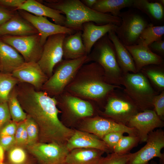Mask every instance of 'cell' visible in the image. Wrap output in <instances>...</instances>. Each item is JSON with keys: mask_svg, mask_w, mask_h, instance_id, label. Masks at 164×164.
<instances>
[{"mask_svg": "<svg viewBox=\"0 0 164 164\" xmlns=\"http://www.w3.org/2000/svg\"><path fill=\"white\" fill-rule=\"evenodd\" d=\"M15 88L22 109L37 125L40 142L66 145L74 130L66 126L60 120L58 114L61 111L57 108L56 97L37 91L32 85Z\"/></svg>", "mask_w": 164, "mask_h": 164, "instance_id": "cell-1", "label": "cell"}, {"mask_svg": "<svg viewBox=\"0 0 164 164\" xmlns=\"http://www.w3.org/2000/svg\"><path fill=\"white\" fill-rule=\"evenodd\" d=\"M120 88L121 86L109 83L102 67L92 62L81 67L64 91L84 100L101 103L105 101L113 90Z\"/></svg>", "mask_w": 164, "mask_h": 164, "instance_id": "cell-2", "label": "cell"}, {"mask_svg": "<svg viewBox=\"0 0 164 164\" xmlns=\"http://www.w3.org/2000/svg\"><path fill=\"white\" fill-rule=\"evenodd\" d=\"M45 3L46 5L64 14V26L76 31H82L83 24L87 22H93L99 25L112 23L118 26L121 23L120 17L99 12L87 7L81 0H50Z\"/></svg>", "mask_w": 164, "mask_h": 164, "instance_id": "cell-3", "label": "cell"}, {"mask_svg": "<svg viewBox=\"0 0 164 164\" xmlns=\"http://www.w3.org/2000/svg\"><path fill=\"white\" fill-rule=\"evenodd\" d=\"M93 47L88 55L89 62H96L102 67L109 83L121 86L123 73L117 61L114 46L108 33L98 40Z\"/></svg>", "mask_w": 164, "mask_h": 164, "instance_id": "cell-4", "label": "cell"}, {"mask_svg": "<svg viewBox=\"0 0 164 164\" xmlns=\"http://www.w3.org/2000/svg\"><path fill=\"white\" fill-rule=\"evenodd\" d=\"M121 85L124 87V92L133 101L140 111L153 108V100L158 93L141 72L123 73Z\"/></svg>", "mask_w": 164, "mask_h": 164, "instance_id": "cell-5", "label": "cell"}, {"mask_svg": "<svg viewBox=\"0 0 164 164\" xmlns=\"http://www.w3.org/2000/svg\"><path fill=\"white\" fill-rule=\"evenodd\" d=\"M89 62L88 55L73 60H64L59 63L55 72L41 89L50 96H57L63 93L84 64Z\"/></svg>", "mask_w": 164, "mask_h": 164, "instance_id": "cell-6", "label": "cell"}, {"mask_svg": "<svg viewBox=\"0 0 164 164\" xmlns=\"http://www.w3.org/2000/svg\"><path fill=\"white\" fill-rule=\"evenodd\" d=\"M116 89L107 96L104 110L100 113L104 117L126 125L130 119L140 111L124 92Z\"/></svg>", "mask_w": 164, "mask_h": 164, "instance_id": "cell-7", "label": "cell"}, {"mask_svg": "<svg viewBox=\"0 0 164 164\" xmlns=\"http://www.w3.org/2000/svg\"><path fill=\"white\" fill-rule=\"evenodd\" d=\"M118 17L121 22L115 32L118 38L125 46L137 44L141 33L150 23L138 12L133 9L121 12Z\"/></svg>", "mask_w": 164, "mask_h": 164, "instance_id": "cell-8", "label": "cell"}, {"mask_svg": "<svg viewBox=\"0 0 164 164\" xmlns=\"http://www.w3.org/2000/svg\"><path fill=\"white\" fill-rule=\"evenodd\" d=\"M1 39L15 49L26 62H37L41 56L43 45L39 33L21 36H2Z\"/></svg>", "mask_w": 164, "mask_h": 164, "instance_id": "cell-9", "label": "cell"}, {"mask_svg": "<svg viewBox=\"0 0 164 164\" xmlns=\"http://www.w3.org/2000/svg\"><path fill=\"white\" fill-rule=\"evenodd\" d=\"M146 144L138 151L132 153L126 164H149L154 158L160 159V164H164V155L161 150L164 147V132L159 129L153 131L148 135Z\"/></svg>", "mask_w": 164, "mask_h": 164, "instance_id": "cell-10", "label": "cell"}, {"mask_svg": "<svg viewBox=\"0 0 164 164\" xmlns=\"http://www.w3.org/2000/svg\"><path fill=\"white\" fill-rule=\"evenodd\" d=\"M67 35H52L43 45L41 56L37 63L48 78L52 75L55 67L63 60V43Z\"/></svg>", "mask_w": 164, "mask_h": 164, "instance_id": "cell-11", "label": "cell"}, {"mask_svg": "<svg viewBox=\"0 0 164 164\" xmlns=\"http://www.w3.org/2000/svg\"><path fill=\"white\" fill-rule=\"evenodd\" d=\"M81 125L82 131L93 134L101 139L106 134L114 132H123L129 135L138 136L135 128L99 116L83 119Z\"/></svg>", "mask_w": 164, "mask_h": 164, "instance_id": "cell-12", "label": "cell"}, {"mask_svg": "<svg viewBox=\"0 0 164 164\" xmlns=\"http://www.w3.org/2000/svg\"><path fill=\"white\" fill-rule=\"evenodd\" d=\"M28 149L41 164H64L69 152L66 145L55 143L36 142Z\"/></svg>", "mask_w": 164, "mask_h": 164, "instance_id": "cell-13", "label": "cell"}, {"mask_svg": "<svg viewBox=\"0 0 164 164\" xmlns=\"http://www.w3.org/2000/svg\"><path fill=\"white\" fill-rule=\"evenodd\" d=\"M57 104L61 106L65 114L74 119L93 117L94 109L91 102L72 95L65 91L57 96Z\"/></svg>", "mask_w": 164, "mask_h": 164, "instance_id": "cell-14", "label": "cell"}, {"mask_svg": "<svg viewBox=\"0 0 164 164\" xmlns=\"http://www.w3.org/2000/svg\"><path fill=\"white\" fill-rule=\"evenodd\" d=\"M137 131L140 142L146 141L149 133L155 128L162 127L164 123L152 109L140 111L133 116L126 125Z\"/></svg>", "mask_w": 164, "mask_h": 164, "instance_id": "cell-15", "label": "cell"}, {"mask_svg": "<svg viewBox=\"0 0 164 164\" xmlns=\"http://www.w3.org/2000/svg\"><path fill=\"white\" fill-rule=\"evenodd\" d=\"M19 15L29 22L37 30L40 36V41L43 46L49 36L59 34L67 35L75 33L77 31L49 21L47 17L37 16L23 10H18Z\"/></svg>", "mask_w": 164, "mask_h": 164, "instance_id": "cell-16", "label": "cell"}, {"mask_svg": "<svg viewBox=\"0 0 164 164\" xmlns=\"http://www.w3.org/2000/svg\"><path fill=\"white\" fill-rule=\"evenodd\" d=\"M12 74L19 82L28 83L38 90L49 78L36 62H25Z\"/></svg>", "mask_w": 164, "mask_h": 164, "instance_id": "cell-17", "label": "cell"}, {"mask_svg": "<svg viewBox=\"0 0 164 164\" xmlns=\"http://www.w3.org/2000/svg\"><path fill=\"white\" fill-rule=\"evenodd\" d=\"M66 145L69 152L77 149L92 148L100 150L107 153L112 152L102 140L93 134L82 131L74 130Z\"/></svg>", "mask_w": 164, "mask_h": 164, "instance_id": "cell-18", "label": "cell"}, {"mask_svg": "<svg viewBox=\"0 0 164 164\" xmlns=\"http://www.w3.org/2000/svg\"><path fill=\"white\" fill-rule=\"evenodd\" d=\"M125 46L133 59L137 73L148 65L164 64L162 58L152 52L148 46L140 44Z\"/></svg>", "mask_w": 164, "mask_h": 164, "instance_id": "cell-19", "label": "cell"}, {"mask_svg": "<svg viewBox=\"0 0 164 164\" xmlns=\"http://www.w3.org/2000/svg\"><path fill=\"white\" fill-rule=\"evenodd\" d=\"M118 26L112 23L99 25L91 22L83 24L82 38L87 54H89L98 40L110 32H115Z\"/></svg>", "mask_w": 164, "mask_h": 164, "instance_id": "cell-20", "label": "cell"}, {"mask_svg": "<svg viewBox=\"0 0 164 164\" xmlns=\"http://www.w3.org/2000/svg\"><path fill=\"white\" fill-rule=\"evenodd\" d=\"M38 33L29 22L19 15H14L9 20L0 26V35L21 36Z\"/></svg>", "mask_w": 164, "mask_h": 164, "instance_id": "cell-21", "label": "cell"}, {"mask_svg": "<svg viewBox=\"0 0 164 164\" xmlns=\"http://www.w3.org/2000/svg\"><path fill=\"white\" fill-rule=\"evenodd\" d=\"M17 10L25 11L34 15L48 17L55 23L65 26L66 18L59 11L35 0H26Z\"/></svg>", "mask_w": 164, "mask_h": 164, "instance_id": "cell-22", "label": "cell"}, {"mask_svg": "<svg viewBox=\"0 0 164 164\" xmlns=\"http://www.w3.org/2000/svg\"><path fill=\"white\" fill-rule=\"evenodd\" d=\"M25 62L22 56L15 49L0 39L1 72L12 73Z\"/></svg>", "mask_w": 164, "mask_h": 164, "instance_id": "cell-23", "label": "cell"}, {"mask_svg": "<svg viewBox=\"0 0 164 164\" xmlns=\"http://www.w3.org/2000/svg\"><path fill=\"white\" fill-rule=\"evenodd\" d=\"M108 36L114 46L117 61L123 73H136L135 63L131 54L115 32H110L108 33Z\"/></svg>", "mask_w": 164, "mask_h": 164, "instance_id": "cell-24", "label": "cell"}, {"mask_svg": "<svg viewBox=\"0 0 164 164\" xmlns=\"http://www.w3.org/2000/svg\"><path fill=\"white\" fill-rule=\"evenodd\" d=\"M82 31L67 35L63 43V58L73 60L88 55L82 38Z\"/></svg>", "mask_w": 164, "mask_h": 164, "instance_id": "cell-25", "label": "cell"}, {"mask_svg": "<svg viewBox=\"0 0 164 164\" xmlns=\"http://www.w3.org/2000/svg\"><path fill=\"white\" fill-rule=\"evenodd\" d=\"M105 152L92 148H80L69 152L64 164H97Z\"/></svg>", "mask_w": 164, "mask_h": 164, "instance_id": "cell-26", "label": "cell"}, {"mask_svg": "<svg viewBox=\"0 0 164 164\" xmlns=\"http://www.w3.org/2000/svg\"><path fill=\"white\" fill-rule=\"evenodd\" d=\"M132 7L145 14L155 25L163 22L164 6L158 0H133Z\"/></svg>", "mask_w": 164, "mask_h": 164, "instance_id": "cell-27", "label": "cell"}, {"mask_svg": "<svg viewBox=\"0 0 164 164\" xmlns=\"http://www.w3.org/2000/svg\"><path fill=\"white\" fill-rule=\"evenodd\" d=\"M133 0H97L91 9L99 12L118 16L123 8L132 7Z\"/></svg>", "mask_w": 164, "mask_h": 164, "instance_id": "cell-28", "label": "cell"}, {"mask_svg": "<svg viewBox=\"0 0 164 164\" xmlns=\"http://www.w3.org/2000/svg\"><path fill=\"white\" fill-rule=\"evenodd\" d=\"M163 65H150L143 67L141 72L159 90L164 91V70Z\"/></svg>", "mask_w": 164, "mask_h": 164, "instance_id": "cell-29", "label": "cell"}, {"mask_svg": "<svg viewBox=\"0 0 164 164\" xmlns=\"http://www.w3.org/2000/svg\"><path fill=\"white\" fill-rule=\"evenodd\" d=\"M164 34V25H155L150 23L141 33L137 44L148 46L154 42L162 39Z\"/></svg>", "mask_w": 164, "mask_h": 164, "instance_id": "cell-30", "label": "cell"}, {"mask_svg": "<svg viewBox=\"0 0 164 164\" xmlns=\"http://www.w3.org/2000/svg\"><path fill=\"white\" fill-rule=\"evenodd\" d=\"M7 103L11 118L15 122H21L27 118V115L22 109L18 99L15 87L10 93Z\"/></svg>", "mask_w": 164, "mask_h": 164, "instance_id": "cell-31", "label": "cell"}, {"mask_svg": "<svg viewBox=\"0 0 164 164\" xmlns=\"http://www.w3.org/2000/svg\"><path fill=\"white\" fill-rule=\"evenodd\" d=\"M19 82L12 73H0V103L7 102L10 93Z\"/></svg>", "mask_w": 164, "mask_h": 164, "instance_id": "cell-32", "label": "cell"}, {"mask_svg": "<svg viewBox=\"0 0 164 164\" xmlns=\"http://www.w3.org/2000/svg\"><path fill=\"white\" fill-rule=\"evenodd\" d=\"M139 142L138 136L123 135L113 149L112 152L120 155L128 154Z\"/></svg>", "mask_w": 164, "mask_h": 164, "instance_id": "cell-33", "label": "cell"}, {"mask_svg": "<svg viewBox=\"0 0 164 164\" xmlns=\"http://www.w3.org/2000/svg\"><path fill=\"white\" fill-rule=\"evenodd\" d=\"M7 162L5 164H24L29 160L25 151L22 148L12 147L9 151L7 157Z\"/></svg>", "mask_w": 164, "mask_h": 164, "instance_id": "cell-34", "label": "cell"}, {"mask_svg": "<svg viewBox=\"0 0 164 164\" xmlns=\"http://www.w3.org/2000/svg\"><path fill=\"white\" fill-rule=\"evenodd\" d=\"M132 154L129 153L120 155L112 152L105 157H102L97 164H126Z\"/></svg>", "mask_w": 164, "mask_h": 164, "instance_id": "cell-35", "label": "cell"}, {"mask_svg": "<svg viewBox=\"0 0 164 164\" xmlns=\"http://www.w3.org/2000/svg\"><path fill=\"white\" fill-rule=\"evenodd\" d=\"M25 122V128L28 135L26 145L28 146L36 143L39 136V129L35 121L28 115Z\"/></svg>", "mask_w": 164, "mask_h": 164, "instance_id": "cell-36", "label": "cell"}, {"mask_svg": "<svg viewBox=\"0 0 164 164\" xmlns=\"http://www.w3.org/2000/svg\"><path fill=\"white\" fill-rule=\"evenodd\" d=\"M154 110L163 120L164 116V91L154 97L152 102Z\"/></svg>", "mask_w": 164, "mask_h": 164, "instance_id": "cell-37", "label": "cell"}, {"mask_svg": "<svg viewBox=\"0 0 164 164\" xmlns=\"http://www.w3.org/2000/svg\"><path fill=\"white\" fill-rule=\"evenodd\" d=\"M124 133L121 132H111L104 135L101 140L108 146L112 152L113 149L123 137Z\"/></svg>", "mask_w": 164, "mask_h": 164, "instance_id": "cell-38", "label": "cell"}, {"mask_svg": "<svg viewBox=\"0 0 164 164\" xmlns=\"http://www.w3.org/2000/svg\"><path fill=\"white\" fill-rule=\"evenodd\" d=\"M11 119L7 102L0 103V130Z\"/></svg>", "mask_w": 164, "mask_h": 164, "instance_id": "cell-39", "label": "cell"}, {"mask_svg": "<svg viewBox=\"0 0 164 164\" xmlns=\"http://www.w3.org/2000/svg\"><path fill=\"white\" fill-rule=\"evenodd\" d=\"M17 126L16 123L9 122L0 130V137L14 136Z\"/></svg>", "mask_w": 164, "mask_h": 164, "instance_id": "cell-40", "label": "cell"}, {"mask_svg": "<svg viewBox=\"0 0 164 164\" xmlns=\"http://www.w3.org/2000/svg\"><path fill=\"white\" fill-rule=\"evenodd\" d=\"M150 50L162 58L164 56V40L162 39L155 41L148 46Z\"/></svg>", "mask_w": 164, "mask_h": 164, "instance_id": "cell-41", "label": "cell"}, {"mask_svg": "<svg viewBox=\"0 0 164 164\" xmlns=\"http://www.w3.org/2000/svg\"><path fill=\"white\" fill-rule=\"evenodd\" d=\"M15 144L14 136L0 137V145L4 151L9 150Z\"/></svg>", "mask_w": 164, "mask_h": 164, "instance_id": "cell-42", "label": "cell"}, {"mask_svg": "<svg viewBox=\"0 0 164 164\" xmlns=\"http://www.w3.org/2000/svg\"><path fill=\"white\" fill-rule=\"evenodd\" d=\"M14 15L11 11L0 5V26L9 20Z\"/></svg>", "mask_w": 164, "mask_h": 164, "instance_id": "cell-43", "label": "cell"}, {"mask_svg": "<svg viewBox=\"0 0 164 164\" xmlns=\"http://www.w3.org/2000/svg\"><path fill=\"white\" fill-rule=\"evenodd\" d=\"M26 0H0V5L13 8L17 9Z\"/></svg>", "mask_w": 164, "mask_h": 164, "instance_id": "cell-44", "label": "cell"}, {"mask_svg": "<svg viewBox=\"0 0 164 164\" xmlns=\"http://www.w3.org/2000/svg\"><path fill=\"white\" fill-rule=\"evenodd\" d=\"M25 127V121L21 122L18 126L14 135V137L15 141L16 144L18 145L21 137L23 134V131Z\"/></svg>", "mask_w": 164, "mask_h": 164, "instance_id": "cell-45", "label": "cell"}, {"mask_svg": "<svg viewBox=\"0 0 164 164\" xmlns=\"http://www.w3.org/2000/svg\"><path fill=\"white\" fill-rule=\"evenodd\" d=\"M28 141V135L27 133L25 128L23 131V134L21 137L18 145H22L27 144Z\"/></svg>", "mask_w": 164, "mask_h": 164, "instance_id": "cell-46", "label": "cell"}, {"mask_svg": "<svg viewBox=\"0 0 164 164\" xmlns=\"http://www.w3.org/2000/svg\"><path fill=\"white\" fill-rule=\"evenodd\" d=\"M81 2L87 7L92 8L97 0H82Z\"/></svg>", "mask_w": 164, "mask_h": 164, "instance_id": "cell-47", "label": "cell"}, {"mask_svg": "<svg viewBox=\"0 0 164 164\" xmlns=\"http://www.w3.org/2000/svg\"><path fill=\"white\" fill-rule=\"evenodd\" d=\"M4 150L0 145V164H3L4 160Z\"/></svg>", "mask_w": 164, "mask_h": 164, "instance_id": "cell-48", "label": "cell"}, {"mask_svg": "<svg viewBox=\"0 0 164 164\" xmlns=\"http://www.w3.org/2000/svg\"><path fill=\"white\" fill-rule=\"evenodd\" d=\"M3 164H5L3 163ZM24 164H35L34 162L31 160H29L28 162Z\"/></svg>", "mask_w": 164, "mask_h": 164, "instance_id": "cell-49", "label": "cell"}, {"mask_svg": "<svg viewBox=\"0 0 164 164\" xmlns=\"http://www.w3.org/2000/svg\"><path fill=\"white\" fill-rule=\"evenodd\" d=\"M159 2L162 5L164 6V0H158Z\"/></svg>", "mask_w": 164, "mask_h": 164, "instance_id": "cell-50", "label": "cell"}, {"mask_svg": "<svg viewBox=\"0 0 164 164\" xmlns=\"http://www.w3.org/2000/svg\"><path fill=\"white\" fill-rule=\"evenodd\" d=\"M149 164H157V163H156V162L154 161H151L150 163Z\"/></svg>", "mask_w": 164, "mask_h": 164, "instance_id": "cell-51", "label": "cell"}, {"mask_svg": "<svg viewBox=\"0 0 164 164\" xmlns=\"http://www.w3.org/2000/svg\"><path fill=\"white\" fill-rule=\"evenodd\" d=\"M1 72V67H0V73Z\"/></svg>", "mask_w": 164, "mask_h": 164, "instance_id": "cell-52", "label": "cell"}]
</instances>
